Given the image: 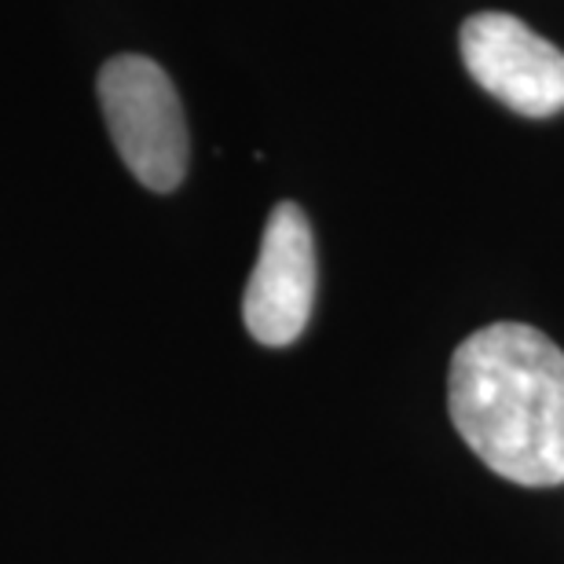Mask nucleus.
I'll return each mask as SVG.
<instances>
[{"instance_id":"f257e3e1","label":"nucleus","mask_w":564,"mask_h":564,"mask_svg":"<svg viewBox=\"0 0 564 564\" xmlns=\"http://www.w3.org/2000/svg\"><path fill=\"white\" fill-rule=\"evenodd\" d=\"M447 408L484 466L524 488L564 484V352L528 323H491L451 356Z\"/></svg>"},{"instance_id":"f03ea898","label":"nucleus","mask_w":564,"mask_h":564,"mask_svg":"<svg viewBox=\"0 0 564 564\" xmlns=\"http://www.w3.org/2000/svg\"><path fill=\"white\" fill-rule=\"evenodd\" d=\"M99 107L121 162L143 187L169 195L187 176V121L169 74L147 55H115L99 70Z\"/></svg>"},{"instance_id":"7ed1b4c3","label":"nucleus","mask_w":564,"mask_h":564,"mask_svg":"<svg viewBox=\"0 0 564 564\" xmlns=\"http://www.w3.org/2000/svg\"><path fill=\"white\" fill-rule=\"evenodd\" d=\"M462 63L484 93L524 118L564 110V52L506 11L462 22Z\"/></svg>"},{"instance_id":"20e7f679","label":"nucleus","mask_w":564,"mask_h":564,"mask_svg":"<svg viewBox=\"0 0 564 564\" xmlns=\"http://www.w3.org/2000/svg\"><path fill=\"white\" fill-rule=\"evenodd\" d=\"M315 239L301 206L279 202L264 224L261 257L242 297V319L253 341L286 348L304 334L315 308Z\"/></svg>"}]
</instances>
